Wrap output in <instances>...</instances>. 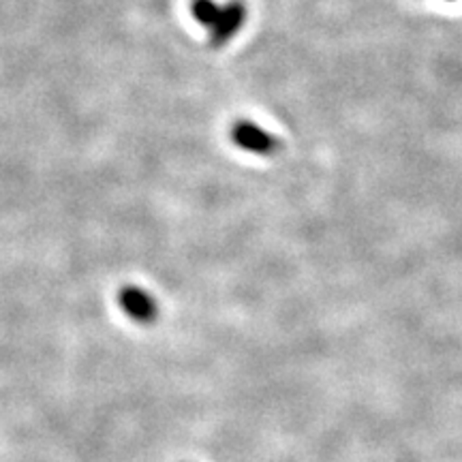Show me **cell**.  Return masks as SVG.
I'll use <instances>...</instances> for the list:
<instances>
[{
	"instance_id": "cell-1",
	"label": "cell",
	"mask_w": 462,
	"mask_h": 462,
	"mask_svg": "<svg viewBox=\"0 0 462 462\" xmlns=\"http://www.w3.org/2000/svg\"><path fill=\"white\" fill-rule=\"evenodd\" d=\"M231 140H234L236 146H240L242 150H248V152L255 154H265V157H268V154H276L281 150L279 137L253 123L234 125V129H231Z\"/></svg>"
},
{
	"instance_id": "cell-2",
	"label": "cell",
	"mask_w": 462,
	"mask_h": 462,
	"mask_svg": "<svg viewBox=\"0 0 462 462\" xmlns=\"http://www.w3.org/2000/svg\"><path fill=\"white\" fill-rule=\"evenodd\" d=\"M118 302L131 319L140 323H150L152 319H157V300L140 287H125L123 291H120Z\"/></svg>"
},
{
	"instance_id": "cell-3",
	"label": "cell",
	"mask_w": 462,
	"mask_h": 462,
	"mask_svg": "<svg viewBox=\"0 0 462 462\" xmlns=\"http://www.w3.org/2000/svg\"><path fill=\"white\" fill-rule=\"evenodd\" d=\"M245 20H246V7L242 3H238V0H234V3H229L227 7H223L221 17H218L215 28H212V45H215V48H221V45L227 43L229 39L234 37L242 26H245Z\"/></svg>"
},
{
	"instance_id": "cell-4",
	"label": "cell",
	"mask_w": 462,
	"mask_h": 462,
	"mask_svg": "<svg viewBox=\"0 0 462 462\" xmlns=\"http://www.w3.org/2000/svg\"><path fill=\"white\" fill-rule=\"evenodd\" d=\"M190 9H193V17L199 22L201 26L215 28L218 17H221L223 7H218L215 0H193Z\"/></svg>"
}]
</instances>
